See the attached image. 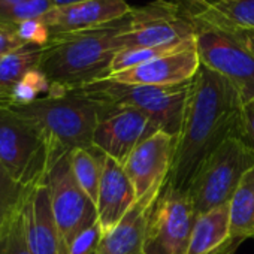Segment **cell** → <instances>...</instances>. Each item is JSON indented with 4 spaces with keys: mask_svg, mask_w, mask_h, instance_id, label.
Segmentation results:
<instances>
[{
    "mask_svg": "<svg viewBox=\"0 0 254 254\" xmlns=\"http://www.w3.org/2000/svg\"><path fill=\"white\" fill-rule=\"evenodd\" d=\"M242 106L238 90L226 78L200 64L190 82L168 187L187 189L200 163L226 138L238 133Z\"/></svg>",
    "mask_w": 254,
    "mask_h": 254,
    "instance_id": "1",
    "label": "cell"
},
{
    "mask_svg": "<svg viewBox=\"0 0 254 254\" xmlns=\"http://www.w3.org/2000/svg\"><path fill=\"white\" fill-rule=\"evenodd\" d=\"M129 23L130 14H127L96 29L53 36L39 63L51 84L48 96H62L108 78L114 57L121 51L118 38Z\"/></svg>",
    "mask_w": 254,
    "mask_h": 254,
    "instance_id": "2",
    "label": "cell"
},
{
    "mask_svg": "<svg viewBox=\"0 0 254 254\" xmlns=\"http://www.w3.org/2000/svg\"><path fill=\"white\" fill-rule=\"evenodd\" d=\"M9 105L44 130L56 160L75 148L93 145V135L105 108V102L79 90H69L62 96L47 94L29 105Z\"/></svg>",
    "mask_w": 254,
    "mask_h": 254,
    "instance_id": "3",
    "label": "cell"
},
{
    "mask_svg": "<svg viewBox=\"0 0 254 254\" xmlns=\"http://www.w3.org/2000/svg\"><path fill=\"white\" fill-rule=\"evenodd\" d=\"M54 162L53 148L41 127L9 103H0V165L11 177L33 187L47 180Z\"/></svg>",
    "mask_w": 254,
    "mask_h": 254,
    "instance_id": "4",
    "label": "cell"
},
{
    "mask_svg": "<svg viewBox=\"0 0 254 254\" xmlns=\"http://www.w3.org/2000/svg\"><path fill=\"white\" fill-rule=\"evenodd\" d=\"M254 168V150L233 133L226 138L197 168L186 191L196 214L230 202L242 177Z\"/></svg>",
    "mask_w": 254,
    "mask_h": 254,
    "instance_id": "5",
    "label": "cell"
},
{
    "mask_svg": "<svg viewBox=\"0 0 254 254\" xmlns=\"http://www.w3.org/2000/svg\"><path fill=\"white\" fill-rule=\"evenodd\" d=\"M190 82L160 87L118 84L109 79H100L76 90L105 103L136 108L144 112L160 130L178 136Z\"/></svg>",
    "mask_w": 254,
    "mask_h": 254,
    "instance_id": "6",
    "label": "cell"
},
{
    "mask_svg": "<svg viewBox=\"0 0 254 254\" xmlns=\"http://www.w3.org/2000/svg\"><path fill=\"white\" fill-rule=\"evenodd\" d=\"M191 21L200 64L226 78L238 90L244 105L254 102V54L238 35L193 17Z\"/></svg>",
    "mask_w": 254,
    "mask_h": 254,
    "instance_id": "7",
    "label": "cell"
},
{
    "mask_svg": "<svg viewBox=\"0 0 254 254\" xmlns=\"http://www.w3.org/2000/svg\"><path fill=\"white\" fill-rule=\"evenodd\" d=\"M196 217L187 191L166 186L148 208L145 254H186Z\"/></svg>",
    "mask_w": 254,
    "mask_h": 254,
    "instance_id": "8",
    "label": "cell"
},
{
    "mask_svg": "<svg viewBox=\"0 0 254 254\" xmlns=\"http://www.w3.org/2000/svg\"><path fill=\"white\" fill-rule=\"evenodd\" d=\"M194 38V27L183 3L153 0L141 8H132L130 23L118 41L121 50L180 44Z\"/></svg>",
    "mask_w": 254,
    "mask_h": 254,
    "instance_id": "9",
    "label": "cell"
},
{
    "mask_svg": "<svg viewBox=\"0 0 254 254\" xmlns=\"http://www.w3.org/2000/svg\"><path fill=\"white\" fill-rule=\"evenodd\" d=\"M47 184L60 235L62 254H67L73 239L97 221L96 205L78 184L69 153L53 163L47 175Z\"/></svg>",
    "mask_w": 254,
    "mask_h": 254,
    "instance_id": "10",
    "label": "cell"
},
{
    "mask_svg": "<svg viewBox=\"0 0 254 254\" xmlns=\"http://www.w3.org/2000/svg\"><path fill=\"white\" fill-rule=\"evenodd\" d=\"M177 148V136L157 130L144 139L123 163L135 190L136 203L150 208L165 189Z\"/></svg>",
    "mask_w": 254,
    "mask_h": 254,
    "instance_id": "11",
    "label": "cell"
},
{
    "mask_svg": "<svg viewBox=\"0 0 254 254\" xmlns=\"http://www.w3.org/2000/svg\"><path fill=\"white\" fill-rule=\"evenodd\" d=\"M160 130L139 109L105 103L93 135V145L121 165L148 136Z\"/></svg>",
    "mask_w": 254,
    "mask_h": 254,
    "instance_id": "12",
    "label": "cell"
},
{
    "mask_svg": "<svg viewBox=\"0 0 254 254\" xmlns=\"http://www.w3.org/2000/svg\"><path fill=\"white\" fill-rule=\"evenodd\" d=\"M200 69L196 42L184 50L154 59L148 63L109 75L105 79L130 85H180L190 82Z\"/></svg>",
    "mask_w": 254,
    "mask_h": 254,
    "instance_id": "13",
    "label": "cell"
},
{
    "mask_svg": "<svg viewBox=\"0 0 254 254\" xmlns=\"http://www.w3.org/2000/svg\"><path fill=\"white\" fill-rule=\"evenodd\" d=\"M126 0H84L79 3L53 8L42 18L51 38L96 29L130 14Z\"/></svg>",
    "mask_w": 254,
    "mask_h": 254,
    "instance_id": "14",
    "label": "cell"
},
{
    "mask_svg": "<svg viewBox=\"0 0 254 254\" xmlns=\"http://www.w3.org/2000/svg\"><path fill=\"white\" fill-rule=\"evenodd\" d=\"M135 203V190L123 165L106 156L96 200L97 223L102 227V233L111 232Z\"/></svg>",
    "mask_w": 254,
    "mask_h": 254,
    "instance_id": "15",
    "label": "cell"
},
{
    "mask_svg": "<svg viewBox=\"0 0 254 254\" xmlns=\"http://www.w3.org/2000/svg\"><path fill=\"white\" fill-rule=\"evenodd\" d=\"M27 244L33 254H62V242L53 214L47 180L30 187L24 200Z\"/></svg>",
    "mask_w": 254,
    "mask_h": 254,
    "instance_id": "16",
    "label": "cell"
},
{
    "mask_svg": "<svg viewBox=\"0 0 254 254\" xmlns=\"http://www.w3.org/2000/svg\"><path fill=\"white\" fill-rule=\"evenodd\" d=\"M148 208L135 203L126 217L102 235L96 254H145V226Z\"/></svg>",
    "mask_w": 254,
    "mask_h": 254,
    "instance_id": "17",
    "label": "cell"
},
{
    "mask_svg": "<svg viewBox=\"0 0 254 254\" xmlns=\"http://www.w3.org/2000/svg\"><path fill=\"white\" fill-rule=\"evenodd\" d=\"M187 11L196 20L235 35L254 32V0H220Z\"/></svg>",
    "mask_w": 254,
    "mask_h": 254,
    "instance_id": "18",
    "label": "cell"
},
{
    "mask_svg": "<svg viewBox=\"0 0 254 254\" xmlns=\"http://www.w3.org/2000/svg\"><path fill=\"white\" fill-rule=\"evenodd\" d=\"M230 238L229 202L196 217L186 254H205Z\"/></svg>",
    "mask_w": 254,
    "mask_h": 254,
    "instance_id": "19",
    "label": "cell"
},
{
    "mask_svg": "<svg viewBox=\"0 0 254 254\" xmlns=\"http://www.w3.org/2000/svg\"><path fill=\"white\" fill-rule=\"evenodd\" d=\"M44 47L24 44L0 57V103H9L14 87L32 69L39 67Z\"/></svg>",
    "mask_w": 254,
    "mask_h": 254,
    "instance_id": "20",
    "label": "cell"
},
{
    "mask_svg": "<svg viewBox=\"0 0 254 254\" xmlns=\"http://www.w3.org/2000/svg\"><path fill=\"white\" fill-rule=\"evenodd\" d=\"M230 236L239 239L254 238V168L241 180L230 202Z\"/></svg>",
    "mask_w": 254,
    "mask_h": 254,
    "instance_id": "21",
    "label": "cell"
},
{
    "mask_svg": "<svg viewBox=\"0 0 254 254\" xmlns=\"http://www.w3.org/2000/svg\"><path fill=\"white\" fill-rule=\"evenodd\" d=\"M69 157L78 184L96 205L106 154L91 145L87 148H75L69 153Z\"/></svg>",
    "mask_w": 254,
    "mask_h": 254,
    "instance_id": "22",
    "label": "cell"
},
{
    "mask_svg": "<svg viewBox=\"0 0 254 254\" xmlns=\"http://www.w3.org/2000/svg\"><path fill=\"white\" fill-rule=\"evenodd\" d=\"M194 44V38L180 42V44H172V45H162V47H147V48H126L117 53L114 57V62L111 64V75L117 72H123L127 69L136 67L139 64L148 63L154 59L163 57L166 54L177 53L180 50H184L190 45Z\"/></svg>",
    "mask_w": 254,
    "mask_h": 254,
    "instance_id": "23",
    "label": "cell"
},
{
    "mask_svg": "<svg viewBox=\"0 0 254 254\" xmlns=\"http://www.w3.org/2000/svg\"><path fill=\"white\" fill-rule=\"evenodd\" d=\"M53 8V0H0V26L15 29L23 21L44 17Z\"/></svg>",
    "mask_w": 254,
    "mask_h": 254,
    "instance_id": "24",
    "label": "cell"
},
{
    "mask_svg": "<svg viewBox=\"0 0 254 254\" xmlns=\"http://www.w3.org/2000/svg\"><path fill=\"white\" fill-rule=\"evenodd\" d=\"M30 187L23 186L0 165V230L23 206Z\"/></svg>",
    "mask_w": 254,
    "mask_h": 254,
    "instance_id": "25",
    "label": "cell"
},
{
    "mask_svg": "<svg viewBox=\"0 0 254 254\" xmlns=\"http://www.w3.org/2000/svg\"><path fill=\"white\" fill-rule=\"evenodd\" d=\"M23 206L0 230V254H33L27 244Z\"/></svg>",
    "mask_w": 254,
    "mask_h": 254,
    "instance_id": "26",
    "label": "cell"
},
{
    "mask_svg": "<svg viewBox=\"0 0 254 254\" xmlns=\"http://www.w3.org/2000/svg\"><path fill=\"white\" fill-rule=\"evenodd\" d=\"M50 88H51V84H50L48 78L45 76V73L39 67L32 69L14 87V90L11 93L9 103L29 105V103L41 99L42 94L47 96L50 93Z\"/></svg>",
    "mask_w": 254,
    "mask_h": 254,
    "instance_id": "27",
    "label": "cell"
},
{
    "mask_svg": "<svg viewBox=\"0 0 254 254\" xmlns=\"http://www.w3.org/2000/svg\"><path fill=\"white\" fill-rule=\"evenodd\" d=\"M14 30L23 44H35L39 47H45L51 39L50 30L45 26V23L42 21V18H33V20L23 21Z\"/></svg>",
    "mask_w": 254,
    "mask_h": 254,
    "instance_id": "28",
    "label": "cell"
},
{
    "mask_svg": "<svg viewBox=\"0 0 254 254\" xmlns=\"http://www.w3.org/2000/svg\"><path fill=\"white\" fill-rule=\"evenodd\" d=\"M102 235H103L102 227L96 221L93 226H90L88 229L81 232L73 239L72 245L69 247L67 254H96L97 247H99L100 239H102Z\"/></svg>",
    "mask_w": 254,
    "mask_h": 254,
    "instance_id": "29",
    "label": "cell"
},
{
    "mask_svg": "<svg viewBox=\"0 0 254 254\" xmlns=\"http://www.w3.org/2000/svg\"><path fill=\"white\" fill-rule=\"evenodd\" d=\"M238 135L247 142L250 148L254 150V102L242 106L238 124Z\"/></svg>",
    "mask_w": 254,
    "mask_h": 254,
    "instance_id": "30",
    "label": "cell"
},
{
    "mask_svg": "<svg viewBox=\"0 0 254 254\" xmlns=\"http://www.w3.org/2000/svg\"><path fill=\"white\" fill-rule=\"evenodd\" d=\"M21 45H24V44L20 41V38L17 36L14 29L0 26V57L6 56L8 53L17 50Z\"/></svg>",
    "mask_w": 254,
    "mask_h": 254,
    "instance_id": "31",
    "label": "cell"
},
{
    "mask_svg": "<svg viewBox=\"0 0 254 254\" xmlns=\"http://www.w3.org/2000/svg\"><path fill=\"white\" fill-rule=\"evenodd\" d=\"M242 242H244V239L230 236L226 242H223L221 245H218L217 248H214V250H211V251H208L205 254H235Z\"/></svg>",
    "mask_w": 254,
    "mask_h": 254,
    "instance_id": "32",
    "label": "cell"
},
{
    "mask_svg": "<svg viewBox=\"0 0 254 254\" xmlns=\"http://www.w3.org/2000/svg\"><path fill=\"white\" fill-rule=\"evenodd\" d=\"M215 2H220V0H183V5L187 9H197V8H202L205 5L215 3Z\"/></svg>",
    "mask_w": 254,
    "mask_h": 254,
    "instance_id": "33",
    "label": "cell"
},
{
    "mask_svg": "<svg viewBox=\"0 0 254 254\" xmlns=\"http://www.w3.org/2000/svg\"><path fill=\"white\" fill-rule=\"evenodd\" d=\"M242 42L245 44V47L254 54V32H248V33H242V35H238Z\"/></svg>",
    "mask_w": 254,
    "mask_h": 254,
    "instance_id": "34",
    "label": "cell"
},
{
    "mask_svg": "<svg viewBox=\"0 0 254 254\" xmlns=\"http://www.w3.org/2000/svg\"><path fill=\"white\" fill-rule=\"evenodd\" d=\"M84 2V0H53V3L56 8L59 6H67V5H73V3H79Z\"/></svg>",
    "mask_w": 254,
    "mask_h": 254,
    "instance_id": "35",
    "label": "cell"
}]
</instances>
